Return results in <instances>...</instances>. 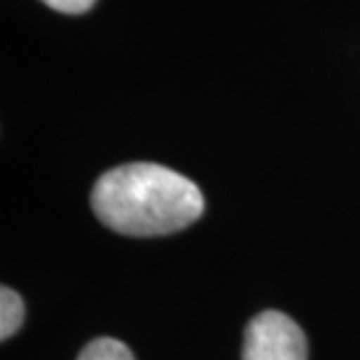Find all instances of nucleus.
<instances>
[{"instance_id":"obj_1","label":"nucleus","mask_w":360,"mask_h":360,"mask_svg":"<svg viewBox=\"0 0 360 360\" xmlns=\"http://www.w3.org/2000/svg\"><path fill=\"white\" fill-rule=\"evenodd\" d=\"M91 208L108 229L127 236H164L204 213L201 190L162 164L136 162L105 171L91 190Z\"/></svg>"},{"instance_id":"obj_2","label":"nucleus","mask_w":360,"mask_h":360,"mask_svg":"<svg viewBox=\"0 0 360 360\" xmlns=\"http://www.w3.org/2000/svg\"><path fill=\"white\" fill-rule=\"evenodd\" d=\"M307 337L290 316L262 311L248 323L243 360H307Z\"/></svg>"},{"instance_id":"obj_3","label":"nucleus","mask_w":360,"mask_h":360,"mask_svg":"<svg viewBox=\"0 0 360 360\" xmlns=\"http://www.w3.org/2000/svg\"><path fill=\"white\" fill-rule=\"evenodd\" d=\"M24 316H26V307L24 300L19 297V292H14L7 285L0 288V340H10L21 328Z\"/></svg>"},{"instance_id":"obj_4","label":"nucleus","mask_w":360,"mask_h":360,"mask_svg":"<svg viewBox=\"0 0 360 360\" xmlns=\"http://www.w3.org/2000/svg\"><path fill=\"white\" fill-rule=\"evenodd\" d=\"M77 360H136V358L129 351L127 344L112 340V337H98V340L89 342L80 351V358Z\"/></svg>"},{"instance_id":"obj_5","label":"nucleus","mask_w":360,"mask_h":360,"mask_svg":"<svg viewBox=\"0 0 360 360\" xmlns=\"http://www.w3.org/2000/svg\"><path fill=\"white\" fill-rule=\"evenodd\" d=\"M42 3L61 14H84L96 5V0H42Z\"/></svg>"}]
</instances>
